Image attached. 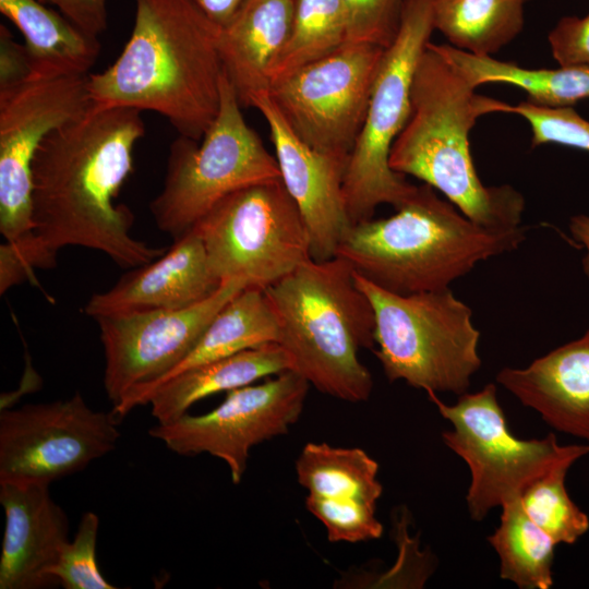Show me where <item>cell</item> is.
Listing matches in <instances>:
<instances>
[{
	"label": "cell",
	"instance_id": "cell-1",
	"mask_svg": "<svg viewBox=\"0 0 589 589\" xmlns=\"http://www.w3.org/2000/svg\"><path fill=\"white\" fill-rule=\"evenodd\" d=\"M141 112L94 105L39 145L32 166L34 232L52 255L64 247H83L130 269L167 250L135 239L133 213L115 203L132 172L134 146L145 134Z\"/></svg>",
	"mask_w": 589,
	"mask_h": 589
},
{
	"label": "cell",
	"instance_id": "cell-2",
	"mask_svg": "<svg viewBox=\"0 0 589 589\" xmlns=\"http://www.w3.org/2000/svg\"><path fill=\"white\" fill-rule=\"evenodd\" d=\"M220 32L192 0H135L122 52L88 75L93 103L155 111L179 135L201 141L220 105Z\"/></svg>",
	"mask_w": 589,
	"mask_h": 589
},
{
	"label": "cell",
	"instance_id": "cell-3",
	"mask_svg": "<svg viewBox=\"0 0 589 589\" xmlns=\"http://www.w3.org/2000/svg\"><path fill=\"white\" fill-rule=\"evenodd\" d=\"M513 113L509 104L476 93L429 43L412 82L411 113L389 153L390 168L443 193L472 221L495 230L520 227L525 200L510 185L485 187L473 165L469 134L478 119Z\"/></svg>",
	"mask_w": 589,
	"mask_h": 589
},
{
	"label": "cell",
	"instance_id": "cell-4",
	"mask_svg": "<svg viewBox=\"0 0 589 589\" xmlns=\"http://www.w3.org/2000/svg\"><path fill=\"white\" fill-rule=\"evenodd\" d=\"M526 229L495 230L465 216L429 184L386 218L352 225L336 255L377 287L398 294L447 289L479 262L516 250Z\"/></svg>",
	"mask_w": 589,
	"mask_h": 589
},
{
	"label": "cell",
	"instance_id": "cell-5",
	"mask_svg": "<svg viewBox=\"0 0 589 589\" xmlns=\"http://www.w3.org/2000/svg\"><path fill=\"white\" fill-rule=\"evenodd\" d=\"M264 291L292 371L325 395L366 401L373 378L359 351L375 348V316L350 264L337 255L310 259Z\"/></svg>",
	"mask_w": 589,
	"mask_h": 589
},
{
	"label": "cell",
	"instance_id": "cell-6",
	"mask_svg": "<svg viewBox=\"0 0 589 589\" xmlns=\"http://www.w3.org/2000/svg\"><path fill=\"white\" fill-rule=\"evenodd\" d=\"M353 276L374 311L373 352L387 380L425 392L466 393L481 366L471 309L449 288L398 294Z\"/></svg>",
	"mask_w": 589,
	"mask_h": 589
},
{
	"label": "cell",
	"instance_id": "cell-7",
	"mask_svg": "<svg viewBox=\"0 0 589 589\" xmlns=\"http://www.w3.org/2000/svg\"><path fill=\"white\" fill-rule=\"evenodd\" d=\"M225 70L218 113L201 142L179 135L169 148L165 182L149 209L175 239L188 232L229 194L281 180L275 156L248 125Z\"/></svg>",
	"mask_w": 589,
	"mask_h": 589
},
{
	"label": "cell",
	"instance_id": "cell-8",
	"mask_svg": "<svg viewBox=\"0 0 589 589\" xmlns=\"http://www.w3.org/2000/svg\"><path fill=\"white\" fill-rule=\"evenodd\" d=\"M432 3L404 0L397 36L384 50L344 177L346 207L353 225L371 219L382 204L399 207L417 189L390 168L389 153L411 113L414 72L434 29Z\"/></svg>",
	"mask_w": 589,
	"mask_h": 589
},
{
	"label": "cell",
	"instance_id": "cell-9",
	"mask_svg": "<svg viewBox=\"0 0 589 589\" xmlns=\"http://www.w3.org/2000/svg\"><path fill=\"white\" fill-rule=\"evenodd\" d=\"M426 394L453 425L442 434L445 445L469 467L471 481L466 502L476 521L492 508L520 497L530 482L555 466L574 464L589 453L587 445H560L553 433L540 440L515 436L493 383L479 392L459 395L454 405L444 404L434 392Z\"/></svg>",
	"mask_w": 589,
	"mask_h": 589
},
{
	"label": "cell",
	"instance_id": "cell-10",
	"mask_svg": "<svg viewBox=\"0 0 589 589\" xmlns=\"http://www.w3.org/2000/svg\"><path fill=\"white\" fill-rule=\"evenodd\" d=\"M192 228L220 283L264 290L311 259L305 224L281 180L229 194Z\"/></svg>",
	"mask_w": 589,
	"mask_h": 589
},
{
	"label": "cell",
	"instance_id": "cell-11",
	"mask_svg": "<svg viewBox=\"0 0 589 589\" xmlns=\"http://www.w3.org/2000/svg\"><path fill=\"white\" fill-rule=\"evenodd\" d=\"M384 50L346 43L272 83L267 94L304 143L348 163L365 120Z\"/></svg>",
	"mask_w": 589,
	"mask_h": 589
},
{
	"label": "cell",
	"instance_id": "cell-12",
	"mask_svg": "<svg viewBox=\"0 0 589 589\" xmlns=\"http://www.w3.org/2000/svg\"><path fill=\"white\" fill-rule=\"evenodd\" d=\"M112 412L92 409L80 393L0 411V482H51L84 470L120 438Z\"/></svg>",
	"mask_w": 589,
	"mask_h": 589
},
{
	"label": "cell",
	"instance_id": "cell-13",
	"mask_svg": "<svg viewBox=\"0 0 589 589\" xmlns=\"http://www.w3.org/2000/svg\"><path fill=\"white\" fill-rule=\"evenodd\" d=\"M88 75L28 79L0 89V232L7 242L34 233L35 154L49 133L93 108Z\"/></svg>",
	"mask_w": 589,
	"mask_h": 589
},
{
	"label": "cell",
	"instance_id": "cell-14",
	"mask_svg": "<svg viewBox=\"0 0 589 589\" xmlns=\"http://www.w3.org/2000/svg\"><path fill=\"white\" fill-rule=\"evenodd\" d=\"M310 384L294 371H285L261 384L227 392L207 413H185L148 430L153 438L180 456L208 454L223 460L233 484L241 483L251 449L287 434L304 408Z\"/></svg>",
	"mask_w": 589,
	"mask_h": 589
},
{
	"label": "cell",
	"instance_id": "cell-15",
	"mask_svg": "<svg viewBox=\"0 0 589 589\" xmlns=\"http://www.w3.org/2000/svg\"><path fill=\"white\" fill-rule=\"evenodd\" d=\"M243 288L242 280H225L190 306L96 318L105 353L104 387L112 406L180 363L221 306Z\"/></svg>",
	"mask_w": 589,
	"mask_h": 589
},
{
	"label": "cell",
	"instance_id": "cell-16",
	"mask_svg": "<svg viewBox=\"0 0 589 589\" xmlns=\"http://www.w3.org/2000/svg\"><path fill=\"white\" fill-rule=\"evenodd\" d=\"M268 124L281 181L305 224L311 259L325 261L352 227L344 195L347 161L304 143L288 125L267 93L251 99Z\"/></svg>",
	"mask_w": 589,
	"mask_h": 589
},
{
	"label": "cell",
	"instance_id": "cell-17",
	"mask_svg": "<svg viewBox=\"0 0 589 589\" xmlns=\"http://www.w3.org/2000/svg\"><path fill=\"white\" fill-rule=\"evenodd\" d=\"M0 503L5 515L0 589L60 586L50 570L70 541V522L49 485L0 482Z\"/></svg>",
	"mask_w": 589,
	"mask_h": 589
},
{
	"label": "cell",
	"instance_id": "cell-18",
	"mask_svg": "<svg viewBox=\"0 0 589 589\" xmlns=\"http://www.w3.org/2000/svg\"><path fill=\"white\" fill-rule=\"evenodd\" d=\"M221 285L213 275L194 228L156 260L130 268L107 291L92 294L84 313L94 320L199 303Z\"/></svg>",
	"mask_w": 589,
	"mask_h": 589
},
{
	"label": "cell",
	"instance_id": "cell-19",
	"mask_svg": "<svg viewBox=\"0 0 589 589\" xmlns=\"http://www.w3.org/2000/svg\"><path fill=\"white\" fill-rule=\"evenodd\" d=\"M496 382L555 430L589 442V330Z\"/></svg>",
	"mask_w": 589,
	"mask_h": 589
},
{
	"label": "cell",
	"instance_id": "cell-20",
	"mask_svg": "<svg viewBox=\"0 0 589 589\" xmlns=\"http://www.w3.org/2000/svg\"><path fill=\"white\" fill-rule=\"evenodd\" d=\"M294 0H248L221 27L224 70L241 105L269 89V69L291 29Z\"/></svg>",
	"mask_w": 589,
	"mask_h": 589
},
{
	"label": "cell",
	"instance_id": "cell-21",
	"mask_svg": "<svg viewBox=\"0 0 589 589\" xmlns=\"http://www.w3.org/2000/svg\"><path fill=\"white\" fill-rule=\"evenodd\" d=\"M278 336L277 318L265 291L243 288L221 306L180 363L157 381L129 392L112 406L111 412L121 420L134 408L146 405L149 395L171 377L203 363L277 342Z\"/></svg>",
	"mask_w": 589,
	"mask_h": 589
},
{
	"label": "cell",
	"instance_id": "cell-22",
	"mask_svg": "<svg viewBox=\"0 0 589 589\" xmlns=\"http://www.w3.org/2000/svg\"><path fill=\"white\" fill-rule=\"evenodd\" d=\"M292 371L288 352L271 342L189 369L158 386L148 397L157 422H170L188 413L197 401L218 393Z\"/></svg>",
	"mask_w": 589,
	"mask_h": 589
},
{
	"label": "cell",
	"instance_id": "cell-23",
	"mask_svg": "<svg viewBox=\"0 0 589 589\" xmlns=\"http://www.w3.org/2000/svg\"><path fill=\"white\" fill-rule=\"evenodd\" d=\"M0 12L25 38L31 79L87 74L100 44L39 0H0Z\"/></svg>",
	"mask_w": 589,
	"mask_h": 589
},
{
	"label": "cell",
	"instance_id": "cell-24",
	"mask_svg": "<svg viewBox=\"0 0 589 589\" xmlns=\"http://www.w3.org/2000/svg\"><path fill=\"white\" fill-rule=\"evenodd\" d=\"M432 45L474 88L490 83L514 85L527 93L528 101L546 107H569L589 98V67L527 69L450 45Z\"/></svg>",
	"mask_w": 589,
	"mask_h": 589
},
{
	"label": "cell",
	"instance_id": "cell-25",
	"mask_svg": "<svg viewBox=\"0 0 589 589\" xmlns=\"http://www.w3.org/2000/svg\"><path fill=\"white\" fill-rule=\"evenodd\" d=\"M525 0H433V26L453 47L491 56L509 44L525 23Z\"/></svg>",
	"mask_w": 589,
	"mask_h": 589
},
{
	"label": "cell",
	"instance_id": "cell-26",
	"mask_svg": "<svg viewBox=\"0 0 589 589\" xmlns=\"http://www.w3.org/2000/svg\"><path fill=\"white\" fill-rule=\"evenodd\" d=\"M294 469L299 484L309 494L376 506L383 492L377 480L378 465L361 448L309 442L296 459Z\"/></svg>",
	"mask_w": 589,
	"mask_h": 589
},
{
	"label": "cell",
	"instance_id": "cell-27",
	"mask_svg": "<svg viewBox=\"0 0 589 589\" xmlns=\"http://www.w3.org/2000/svg\"><path fill=\"white\" fill-rule=\"evenodd\" d=\"M500 557V576L521 589L553 585L554 541L525 512L520 497L505 503L498 527L488 537Z\"/></svg>",
	"mask_w": 589,
	"mask_h": 589
},
{
	"label": "cell",
	"instance_id": "cell-28",
	"mask_svg": "<svg viewBox=\"0 0 589 589\" xmlns=\"http://www.w3.org/2000/svg\"><path fill=\"white\" fill-rule=\"evenodd\" d=\"M346 39L340 0H294L290 34L269 69V83L328 56Z\"/></svg>",
	"mask_w": 589,
	"mask_h": 589
},
{
	"label": "cell",
	"instance_id": "cell-29",
	"mask_svg": "<svg viewBox=\"0 0 589 589\" xmlns=\"http://www.w3.org/2000/svg\"><path fill=\"white\" fill-rule=\"evenodd\" d=\"M573 462H563L530 482L520 494L529 518L557 545L573 544L589 529L588 516L572 501L565 478Z\"/></svg>",
	"mask_w": 589,
	"mask_h": 589
},
{
	"label": "cell",
	"instance_id": "cell-30",
	"mask_svg": "<svg viewBox=\"0 0 589 589\" xmlns=\"http://www.w3.org/2000/svg\"><path fill=\"white\" fill-rule=\"evenodd\" d=\"M305 508L325 527L329 542H365L383 534L376 518V506L350 498H333L308 494Z\"/></svg>",
	"mask_w": 589,
	"mask_h": 589
},
{
	"label": "cell",
	"instance_id": "cell-31",
	"mask_svg": "<svg viewBox=\"0 0 589 589\" xmlns=\"http://www.w3.org/2000/svg\"><path fill=\"white\" fill-rule=\"evenodd\" d=\"M99 518L94 512L82 515L73 541L62 550L51 575L64 589H116L100 573L96 561Z\"/></svg>",
	"mask_w": 589,
	"mask_h": 589
},
{
	"label": "cell",
	"instance_id": "cell-32",
	"mask_svg": "<svg viewBox=\"0 0 589 589\" xmlns=\"http://www.w3.org/2000/svg\"><path fill=\"white\" fill-rule=\"evenodd\" d=\"M351 44L386 49L397 36L404 0H340Z\"/></svg>",
	"mask_w": 589,
	"mask_h": 589
},
{
	"label": "cell",
	"instance_id": "cell-33",
	"mask_svg": "<svg viewBox=\"0 0 589 589\" xmlns=\"http://www.w3.org/2000/svg\"><path fill=\"white\" fill-rule=\"evenodd\" d=\"M513 113L530 124L532 147L551 143L589 152V122L572 107H546L526 100L513 106Z\"/></svg>",
	"mask_w": 589,
	"mask_h": 589
},
{
	"label": "cell",
	"instance_id": "cell-34",
	"mask_svg": "<svg viewBox=\"0 0 589 589\" xmlns=\"http://www.w3.org/2000/svg\"><path fill=\"white\" fill-rule=\"evenodd\" d=\"M554 60L561 67H589V13L565 16L549 34Z\"/></svg>",
	"mask_w": 589,
	"mask_h": 589
},
{
	"label": "cell",
	"instance_id": "cell-35",
	"mask_svg": "<svg viewBox=\"0 0 589 589\" xmlns=\"http://www.w3.org/2000/svg\"><path fill=\"white\" fill-rule=\"evenodd\" d=\"M56 5L74 26L92 38L107 27L106 0H39Z\"/></svg>",
	"mask_w": 589,
	"mask_h": 589
},
{
	"label": "cell",
	"instance_id": "cell-36",
	"mask_svg": "<svg viewBox=\"0 0 589 589\" xmlns=\"http://www.w3.org/2000/svg\"><path fill=\"white\" fill-rule=\"evenodd\" d=\"M31 76L25 45L15 41L10 31L0 24V89L15 86Z\"/></svg>",
	"mask_w": 589,
	"mask_h": 589
},
{
	"label": "cell",
	"instance_id": "cell-37",
	"mask_svg": "<svg viewBox=\"0 0 589 589\" xmlns=\"http://www.w3.org/2000/svg\"><path fill=\"white\" fill-rule=\"evenodd\" d=\"M218 26H226L248 0H192Z\"/></svg>",
	"mask_w": 589,
	"mask_h": 589
},
{
	"label": "cell",
	"instance_id": "cell-38",
	"mask_svg": "<svg viewBox=\"0 0 589 589\" xmlns=\"http://www.w3.org/2000/svg\"><path fill=\"white\" fill-rule=\"evenodd\" d=\"M525 1H527V0H525Z\"/></svg>",
	"mask_w": 589,
	"mask_h": 589
}]
</instances>
